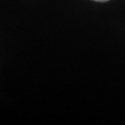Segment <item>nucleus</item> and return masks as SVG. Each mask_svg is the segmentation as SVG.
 <instances>
[{"label": "nucleus", "mask_w": 125, "mask_h": 125, "mask_svg": "<svg viewBox=\"0 0 125 125\" xmlns=\"http://www.w3.org/2000/svg\"><path fill=\"white\" fill-rule=\"evenodd\" d=\"M94 1H96V2H107V1H109V0H94Z\"/></svg>", "instance_id": "f257e3e1"}]
</instances>
